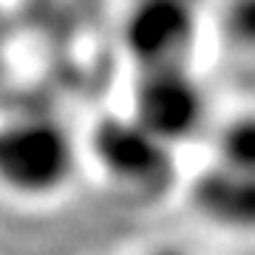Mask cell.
<instances>
[{
	"label": "cell",
	"instance_id": "6",
	"mask_svg": "<svg viewBox=\"0 0 255 255\" xmlns=\"http://www.w3.org/2000/svg\"><path fill=\"white\" fill-rule=\"evenodd\" d=\"M219 164L255 173V125L250 117H238L224 125L219 136Z\"/></svg>",
	"mask_w": 255,
	"mask_h": 255
},
{
	"label": "cell",
	"instance_id": "2",
	"mask_svg": "<svg viewBox=\"0 0 255 255\" xmlns=\"http://www.w3.org/2000/svg\"><path fill=\"white\" fill-rule=\"evenodd\" d=\"M91 156L114 184L142 196L162 193L176 176L173 147L130 117H102L91 128Z\"/></svg>",
	"mask_w": 255,
	"mask_h": 255
},
{
	"label": "cell",
	"instance_id": "4",
	"mask_svg": "<svg viewBox=\"0 0 255 255\" xmlns=\"http://www.w3.org/2000/svg\"><path fill=\"white\" fill-rule=\"evenodd\" d=\"M196 37V0H133L122 23V40L139 71L159 65H187Z\"/></svg>",
	"mask_w": 255,
	"mask_h": 255
},
{
	"label": "cell",
	"instance_id": "3",
	"mask_svg": "<svg viewBox=\"0 0 255 255\" xmlns=\"http://www.w3.org/2000/svg\"><path fill=\"white\" fill-rule=\"evenodd\" d=\"M130 119L164 145H182L207 119V94L187 65L142 68L130 97Z\"/></svg>",
	"mask_w": 255,
	"mask_h": 255
},
{
	"label": "cell",
	"instance_id": "7",
	"mask_svg": "<svg viewBox=\"0 0 255 255\" xmlns=\"http://www.w3.org/2000/svg\"><path fill=\"white\" fill-rule=\"evenodd\" d=\"M153 255H187L184 250H176V247H162V250H156Z\"/></svg>",
	"mask_w": 255,
	"mask_h": 255
},
{
	"label": "cell",
	"instance_id": "1",
	"mask_svg": "<svg viewBox=\"0 0 255 255\" xmlns=\"http://www.w3.org/2000/svg\"><path fill=\"white\" fill-rule=\"evenodd\" d=\"M77 170V145L51 117H17L0 125V187L43 201L68 187Z\"/></svg>",
	"mask_w": 255,
	"mask_h": 255
},
{
	"label": "cell",
	"instance_id": "5",
	"mask_svg": "<svg viewBox=\"0 0 255 255\" xmlns=\"http://www.w3.org/2000/svg\"><path fill=\"white\" fill-rule=\"evenodd\" d=\"M193 201L213 224L247 230L255 219V176L216 164L196 179Z\"/></svg>",
	"mask_w": 255,
	"mask_h": 255
}]
</instances>
